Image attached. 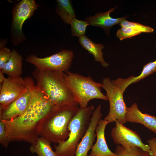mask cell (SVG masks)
Returning <instances> with one entry per match:
<instances>
[{
    "label": "cell",
    "instance_id": "28",
    "mask_svg": "<svg viewBox=\"0 0 156 156\" xmlns=\"http://www.w3.org/2000/svg\"><path fill=\"white\" fill-rule=\"evenodd\" d=\"M4 73L2 72L1 70H0V83L1 84L4 82L5 77L4 76Z\"/></svg>",
    "mask_w": 156,
    "mask_h": 156
},
{
    "label": "cell",
    "instance_id": "8",
    "mask_svg": "<svg viewBox=\"0 0 156 156\" xmlns=\"http://www.w3.org/2000/svg\"><path fill=\"white\" fill-rule=\"evenodd\" d=\"M71 50L63 49L50 56L40 58L34 54L28 56L26 61L42 71H52L62 72L68 71L74 57Z\"/></svg>",
    "mask_w": 156,
    "mask_h": 156
},
{
    "label": "cell",
    "instance_id": "30",
    "mask_svg": "<svg viewBox=\"0 0 156 156\" xmlns=\"http://www.w3.org/2000/svg\"><path fill=\"white\" fill-rule=\"evenodd\" d=\"M155 47H156V46Z\"/></svg>",
    "mask_w": 156,
    "mask_h": 156
},
{
    "label": "cell",
    "instance_id": "1",
    "mask_svg": "<svg viewBox=\"0 0 156 156\" xmlns=\"http://www.w3.org/2000/svg\"><path fill=\"white\" fill-rule=\"evenodd\" d=\"M59 108L49 100L37 83L33 87L31 100L25 111L13 119L0 120L5 124L8 141L35 144L47 117Z\"/></svg>",
    "mask_w": 156,
    "mask_h": 156
},
{
    "label": "cell",
    "instance_id": "22",
    "mask_svg": "<svg viewBox=\"0 0 156 156\" xmlns=\"http://www.w3.org/2000/svg\"><path fill=\"white\" fill-rule=\"evenodd\" d=\"M142 150L137 146L118 145L114 153L117 156H140Z\"/></svg>",
    "mask_w": 156,
    "mask_h": 156
},
{
    "label": "cell",
    "instance_id": "14",
    "mask_svg": "<svg viewBox=\"0 0 156 156\" xmlns=\"http://www.w3.org/2000/svg\"><path fill=\"white\" fill-rule=\"evenodd\" d=\"M125 118L127 122L141 124L156 135V117L142 113L136 103L127 107Z\"/></svg>",
    "mask_w": 156,
    "mask_h": 156
},
{
    "label": "cell",
    "instance_id": "27",
    "mask_svg": "<svg viewBox=\"0 0 156 156\" xmlns=\"http://www.w3.org/2000/svg\"><path fill=\"white\" fill-rule=\"evenodd\" d=\"M148 145L152 152L151 156H156V137L153 138L147 141Z\"/></svg>",
    "mask_w": 156,
    "mask_h": 156
},
{
    "label": "cell",
    "instance_id": "10",
    "mask_svg": "<svg viewBox=\"0 0 156 156\" xmlns=\"http://www.w3.org/2000/svg\"><path fill=\"white\" fill-rule=\"evenodd\" d=\"M115 122L116 125L112 129L111 135L116 144L123 146H137L152 155V152L148 145L143 143L136 132L117 120Z\"/></svg>",
    "mask_w": 156,
    "mask_h": 156
},
{
    "label": "cell",
    "instance_id": "26",
    "mask_svg": "<svg viewBox=\"0 0 156 156\" xmlns=\"http://www.w3.org/2000/svg\"><path fill=\"white\" fill-rule=\"evenodd\" d=\"M0 143L5 148L8 147L9 143L7 136L5 124L1 120L0 121Z\"/></svg>",
    "mask_w": 156,
    "mask_h": 156
},
{
    "label": "cell",
    "instance_id": "11",
    "mask_svg": "<svg viewBox=\"0 0 156 156\" xmlns=\"http://www.w3.org/2000/svg\"><path fill=\"white\" fill-rule=\"evenodd\" d=\"M35 84L33 79L29 77L28 90L9 105L0 108V120H8L13 119L25 111L30 102L32 89Z\"/></svg>",
    "mask_w": 156,
    "mask_h": 156
},
{
    "label": "cell",
    "instance_id": "20",
    "mask_svg": "<svg viewBox=\"0 0 156 156\" xmlns=\"http://www.w3.org/2000/svg\"><path fill=\"white\" fill-rule=\"evenodd\" d=\"M71 33L72 36L79 38L85 36L87 26L90 25L86 21H81L76 18H73L70 21Z\"/></svg>",
    "mask_w": 156,
    "mask_h": 156
},
{
    "label": "cell",
    "instance_id": "29",
    "mask_svg": "<svg viewBox=\"0 0 156 156\" xmlns=\"http://www.w3.org/2000/svg\"><path fill=\"white\" fill-rule=\"evenodd\" d=\"M140 156H151L149 154L146 152L143 151L142 150Z\"/></svg>",
    "mask_w": 156,
    "mask_h": 156
},
{
    "label": "cell",
    "instance_id": "24",
    "mask_svg": "<svg viewBox=\"0 0 156 156\" xmlns=\"http://www.w3.org/2000/svg\"><path fill=\"white\" fill-rule=\"evenodd\" d=\"M141 33L138 31L130 27L121 26L117 32L116 36L122 40L126 38H131Z\"/></svg>",
    "mask_w": 156,
    "mask_h": 156
},
{
    "label": "cell",
    "instance_id": "16",
    "mask_svg": "<svg viewBox=\"0 0 156 156\" xmlns=\"http://www.w3.org/2000/svg\"><path fill=\"white\" fill-rule=\"evenodd\" d=\"M80 44L84 49L92 55L96 61L99 62L103 66L108 67V63L104 60L102 49L104 47L101 44H96L85 36L79 38Z\"/></svg>",
    "mask_w": 156,
    "mask_h": 156
},
{
    "label": "cell",
    "instance_id": "2",
    "mask_svg": "<svg viewBox=\"0 0 156 156\" xmlns=\"http://www.w3.org/2000/svg\"><path fill=\"white\" fill-rule=\"evenodd\" d=\"M64 72L41 71L36 68L34 79L49 100L61 108L78 106L65 81Z\"/></svg>",
    "mask_w": 156,
    "mask_h": 156
},
{
    "label": "cell",
    "instance_id": "12",
    "mask_svg": "<svg viewBox=\"0 0 156 156\" xmlns=\"http://www.w3.org/2000/svg\"><path fill=\"white\" fill-rule=\"evenodd\" d=\"M101 109V105L99 104L94 110L88 129L77 146L75 156H88V152L92 148L96 136V127L102 116Z\"/></svg>",
    "mask_w": 156,
    "mask_h": 156
},
{
    "label": "cell",
    "instance_id": "25",
    "mask_svg": "<svg viewBox=\"0 0 156 156\" xmlns=\"http://www.w3.org/2000/svg\"><path fill=\"white\" fill-rule=\"evenodd\" d=\"M12 51L8 48L4 47L0 50V70H2L6 64L10 60Z\"/></svg>",
    "mask_w": 156,
    "mask_h": 156
},
{
    "label": "cell",
    "instance_id": "18",
    "mask_svg": "<svg viewBox=\"0 0 156 156\" xmlns=\"http://www.w3.org/2000/svg\"><path fill=\"white\" fill-rule=\"evenodd\" d=\"M55 11L65 23L70 24L71 20L76 18L71 1L69 0H57Z\"/></svg>",
    "mask_w": 156,
    "mask_h": 156
},
{
    "label": "cell",
    "instance_id": "7",
    "mask_svg": "<svg viewBox=\"0 0 156 156\" xmlns=\"http://www.w3.org/2000/svg\"><path fill=\"white\" fill-rule=\"evenodd\" d=\"M38 7L34 0H22L14 5L10 30L11 40L13 45H18L26 39L23 32V25L33 15Z\"/></svg>",
    "mask_w": 156,
    "mask_h": 156
},
{
    "label": "cell",
    "instance_id": "19",
    "mask_svg": "<svg viewBox=\"0 0 156 156\" xmlns=\"http://www.w3.org/2000/svg\"><path fill=\"white\" fill-rule=\"evenodd\" d=\"M51 143L44 138L40 137L36 142L31 144L29 150L37 156H57L52 150Z\"/></svg>",
    "mask_w": 156,
    "mask_h": 156
},
{
    "label": "cell",
    "instance_id": "3",
    "mask_svg": "<svg viewBox=\"0 0 156 156\" xmlns=\"http://www.w3.org/2000/svg\"><path fill=\"white\" fill-rule=\"evenodd\" d=\"M94 108L92 105L86 107H79L69 125L68 138L55 146L57 156H75L77 146L88 129Z\"/></svg>",
    "mask_w": 156,
    "mask_h": 156
},
{
    "label": "cell",
    "instance_id": "4",
    "mask_svg": "<svg viewBox=\"0 0 156 156\" xmlns=\"http://www.w3.org/2000/svg\"><path fill=\"white\" fill-rule=\"evenodd\" d=\"M79 107L59 108L50 114L45 119L40 134L51 143L58 144L66 141L70 131L69 123Z\"/></svg>",
    "mask_w": 156,
    "mask_h": 156
},
{
    "label": "cell",
    "instance_id": "17",
    "mask_svg": "<svg viewBox=\"0 0 156 156\" xmlns=\"http://www.w3.org/2000/svg\"><path fill=\"white\" fill-rule=\"evenodd\" d=\"M22 56L15 50L12 49L8 61L1 70L8 77L21 76L22 73Z\"/></svg>",
    "mask_w": 156,
    "mask_h": 156
},
{
    "label": "cell",
    "instance_id": "6",
    "mask_svg": "<svg viewBox=\"0 0 156 156\" xmlns=\"http://www.w3.org/2000/svg\"><path fill=\"white\" fill-rule=\"evenodd\" d=\"M127 79L118 78L111 80L109 77L103 78L102 88L106 91L109 102V110L104 120L109 123L117 121L124 124L126 122L125 116L127 108L124 101L123 93L127 88Z\"/></svg>",
    "mask_w": 156,
    "mask_h": 156
},
{
    "label": "cell",
    "instance_id": "13",
    "mask_svg": "<svg viewBox=\"0 0 156 156\" xmlns=\"http://www.w3.org/2000/svg\"><path fill=\"white\" fill-rule=\"evenodd\" d=\"M109 122L105 120L100 119L95 129L97 140L88 156H117L109 148L105 136V131Z\"/></svg>",
    "mask_w": 156,
    "mask_h": 156
},
{
    "label": "cell",
    "instance_id": "5",
    "mask_svg": "<svg viewBox=\"0 0 156 156\" xmlns=\"http://www.w3.org/2000/svg\"><path fill=\"white\" fill-rule=\"evenodd\" d=\"M63 73L66 83L79 107H88L89 101L94 99L108 100L107 96L102 92V83L95 82L90 76L85 77L69 71Z\"/></svg>",
    "mask_w": 156,
    "mask_h": 156
},
{
    "label": "cell",
    "instance_id": "21",
    "mask_svg": "<svg viewBox=\"0 0 156 156\" xmlns=\"http://www.w3.org/2000/svg\"><path fill=\"white\" fill-rule=\"evenodd\" d=\"M156 72V60L150 62L144 65L140 74L137 77L130 76L129 81L128 82V86L132 83H136L144 79L150 75Z\"/></svg>",
    "mask_w": 156,
    "mask_h": 156
},
{
    "label": "cell",
    "instance_id": "15",
    "mask_svg": "<svg viewBox=\"0 0 156 156\" xmlns=\"http://www.w3.org/2000/svg\"><path fill=\"white\" fill-rule=\"evenodd\" d=\"M116 7L111 8L105 12L97 13L94 16L87 17L85 20L89 22L90 25L101 27L108 34L113 26L120 25L121 22L127 18V16H125L120 18H113L110 16V13L113 11Z\"/></svg>",
    "mask_w": 156,
    "mask_h": 156
},
{
    "label": "cell",
    "instance_id": "23",
    "mask_svg": "<svg viewBox=\"0 0 156 156\" xmlns=\"http://www.w3.org/2000/svg\"><path fill=\"white\" fill-rule=\"evenodd\" d=\"M121 26L130 27L142 33H152L154 29L148 26H146L142 24L128 21L125 19L123 20L120 24Z\"/></svg>",
    "mask_w": 156,
    "mask_h": 156
},
{
    "label": "cell",
    "instance_id": "9",
    "mask_svg": "<svg viewBox=\"0 0 156 156\" xmlns=\"http://www.w3.org/2000/svg\"><path fill=\"white\" fill-rule=\"evenodd\" d=\"M29 77H8L0 85V108L11 103L28 89Z\"/></svg>",
    "mask_w": 156,
    "mask_h": 156
}]
</instances>
